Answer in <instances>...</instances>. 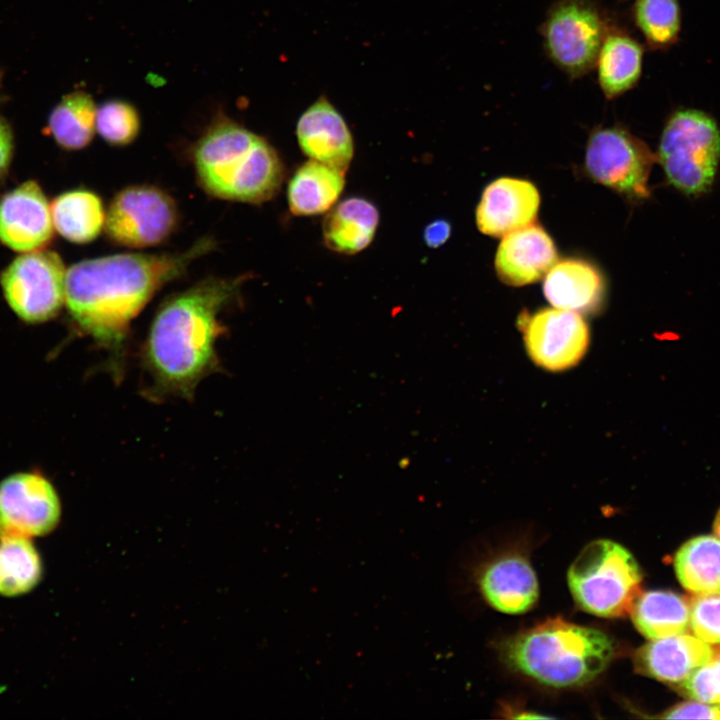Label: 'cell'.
I'll return each instance as SVG.
<instances>
[{"instance_id":"1","label":"cell","mask_w":720,"mask_h":720,"mask_svg":"<svg viewBox=\"0 0 720 720\" xmlns=\"http://www.w3.org/2000/svg\"><path fill=\"white\" fill-rule=\"evenodd\" d=\"M213 247L214 242L205 238L181 253H121L86 259L68 268L65 303L69 314L109 353L115 375L123 369L131 321L162 286Z\"/></svg>"},{"instance_id":"2","label":"cell","mask_w":720,"mask_h":720,"mask_svg":"<svg viewBox=\"0 0 720 720\" xmlns=\"http://www.w3.org/2000/svg\"><path fill=\"white\" fill-rule=\"evenodd\" d=\"M241 279L208 278L166 299L142 349L148 393L191 400L200 381L218 368L221 311L238 295Z\"/></svg>"},{"instance_id":"3","label":"cell","mask_w":720,"mask_h":720,"mask_svg":"<svg viewBox=\"0 0 720 720\" xmlns=\"http://www.w3.org/2000/svg\"><path fill=\"white\" fill-rule=\"evenodd\" d=\"M193 163L201 187L224 200L263 203L277 194L284 179L277 150L226 117L215 120L199 138Z\"/></svg>"},{"instance_id":"4","label":"cell","mask_w":720,"mask_h":720,"mask_svg":"<svg viewBox=\"0 0 720 720\" xmlns=\"http://www.w3.org/2000/svg\"><path fill=\"white\" fill-rule=\"evenodd\" d=\"M615 640L607 633L551 618L508 639L502 655L508 666L555 688L583 686L613 661Z\"/></svg>"},{"instance_id":"5","label":"cell","mask_w":720,"mask_h":720,"mask_svg":"<svg viewBox=\"0 0 720 720\" xmlns=\"http://www.w3.org/2000/svg\"><path fill=\"white\" fill-rule=\"evenodd\" d=\"M572 597L583 611L604 618L630 614L642 593L643 575L628 549L609 540L587 544L568 569Z\"/></svg>"},{"instance_id":"6","label":"cell","mask_w":720,"mask_h":720,"mask_svg":"<svg viewBox=\"0 0 720 720\" xmlns=\"http://www.w3.org/2000/svg\"><path fill=\"white\" fill-rule=\"evenodd\" d=\"M657 159L667 181L688 196L712 186L720 161V129L708 113L684 108L674 111L661 133Z\"/></svg>"},{"instance_id":"7","label":"cell","mask_w":720,"mask_h":720,"mask_svg":"<svg viewBox=\"0 0 720 720\" xmlns=\"http://www.w3.org/2000/svg\"><path fill=\"white\" fill-rule=\"evenodd\" d=\"M615 23L594 0H556L539 27L550 62L570 80L594 69L602 43Z\"/></svg>"},{"instance_id":"8","label":"cell","mask_w":720,"mask_h":720,"mask_svg":"<svg viewBox=\"0 0 720 720\" xmlns=\"http://www.w3.org/2000/svg\"><path fill=\"white\" fill-rule=\"evenodd\" d=\"M654 160L649 147L624 127L600 126L589 135L585 154L588 175L628 199L649 197L648 179Z\"/></svg>"},{"instance_id":"9","label":"cell","mask_w":720,"mask_h":720,"mask_svg":"<svg viewBox=\"0 0 720 720\" xmlns=\"http://www.w3.org/2000/svg\"><path fill=\"white\" fill-rule=\"evenodd\" d=\"M66 271L53 251H32L15 258L0 276L4 297L13 312L28 323L54 318L65 302Z\"/></svg>"},{"instance_id":"10","label":"cell","mask_w":720,"mask_h":720,"mask_svg":"<svg viewBox=\"0 0 720 720\" xmlns=\"http://www.w3.org/2000/svg\"><path fill=\"white\" fill-rule=\"evenodd\" d=\"M174 199L152 185H132L119 191L105 213L104 229L115 243L143 248L165 241L178 223Z\"/></svg>"},{"instance_id":"11","label":"cell","mask_w":720,"mask_h":720,"mask_svg":"<svg viewBox=\"0 0 720 720\" xmlns=\"http://www.w3.org/2000/svg\"><path fill=\"white\" fill-rule=\"evenodd\" d=\"M60 517L58 493L43 474L21 471L0 481V539L44 536Z\"/></svg>"},{"instance_id":"12","label":"cell","mask_w":720,"mask_h":720,"mask_svg":"<svg viewBox=\"0 0 720 720\" xmlns=\"http://www.w3.org/2000/svg\"><path fill=\"white\" fill-rule=\"evenodd\" d=\"M518 322L530 358L544 369L571 368L588 348V325L579 313L544 308L532 315L522 313Z\"/></svg>"},{"instance_id":"13","label":"cell","mask_w":720,"mask_h":720,"mask_svg":"<svg viewBox=\"0 0 720 720\" xmlns=\"http://www.w3.org/2000/svg\"><path fill=\"white\" fill-rule=\"evenodd\" d=\"M51 208L37 182L30 180L0 198V241L17 252L45 247L53 236Z\"/></svg>"},{"instance_id":"14","label":"cell","mask_w":720,"mask_h":720,"mask_svg":"<svg viewBox=\"0 0 720 720\" xmlns=\"http://www.w3.org/2000/svg\"><path fill=\"white\" fill-rule=\"evenodd\" d=\"M540 205L537 188L528 180L501 177L487 185L476 209L479 231L503 237L534 223Z\"/></svg>"},{"instance_id":"15","label":"cell","mask_w":720,"mask_h":720,"mask_svg":"<svg viewBox=\"0 0 720 720\" xmlns=\"http://www.w3.org/2000/svg\"><path fill=\"white\" fill-rule=\"evenodd\" d=\"M298 144L310 159L346 172L354 154V142L347 122L324 96L314 101L296 125Z\"/></svg>"},{"instance_id":"16","label":"cell","mask_w":720,"mask_h":720,"mask_svg":"<svg viewBox=\"0 0 720 720\" xmlns=\"http://www.w3.org/2000/svg\"><path fill=\"white\" fill-rule=\"evenodd\" d=\"M557 260L552 238L540 225L532 223L503 236L495 269L503 283L518 287L540 280Z\"/></svg>"},{"instance_id":"17","label":"cell","mask_w":720,"mask_h":720,"mask_svg":"<svg viewBox=\"0 0 720 720\" xmlns=\"http://www.w3.org/2000/svg\"><path fill=\"white\" fill-rule=\"evenodd\" d=\"M714 654L708 643L684 633L644 644L634 653L633 663L639 674L675 688Z\"/></svg>"},{"instance_id":"18","label":"cell","mask_w":720,"mask_h":720,"mask_svg":"<svg viewBox=\"0 0 720 720\" xmlns=\"http://www.w3.org/2000/svg\"><path fill=\"white\" fill-rule=\"evenodd\" d=\"M481 594L494 609L522 614L538 600L539 585L530 563L519 555H506L489 563L479 577Z\"/></svg>"},{"instance_id":"19","label":"cell","mask_w":720,"mask_h":720,"mask_svg":"<svg viewBox=\"0 0 720 720\" xmlns=\"http://www.w3.org/2000/svg\"><path fill=\"white\" fill-rule=\"evenodd\" d=\"M543 292L555 308L593 313L603 302L605 284L593 264L583 259L568 258L556 262L547 272Z\"/></svg>"},{"instance_id":"20","label":"cell","mask_w":720,"mask_h":720,"mask_svg":"<svg viewBox=\"0 0 720 720\" xmlns=\"http://www.w3.org/2000/svg\"><path fill=\"white\" fill-rule=\"evenodd\" d=\"M643 58L642 44L615 23L602 43L594 67L599 88L607 100H614L637 86Z\"/></svg>"},{"instance_id":"21","label":"cell","mask_w":720,"mask_h":720,"mask_svg":"<svg viewBox=\"0 0 720 720\" xmlns=\"http://www.w3.org/2000/svg\"><path fill=\"white\" fill-rule=\"evenodd\" d=\"M379 210L370 200L353 196L333 206L322 224L323 240L330 250L346 255L361 252L373 241Z\"/></svg>"},{"instance_id":"22","label":"cell","mask_w":720,"mask_h":720,"mask_svg":"<svg viewBox=\"0 0 720 720\" xmlns=\"http://www.w3.org/2000/svg\"><path fill=\"white\" fill-rule=\"evenodd\" d=\"M345 173L322 162L303 163L288 183L289 210L295 216H315L329 211L345 186Z\"/></svg>"},{"instance_id":"23","label":"cell","mask_w":720,"mask_h":720,"mask_svg":"<svg viewBox=\"0 0 720 720\" xmlns=\"http://www.w3.org/2000/svg\"><path fill=\"white\" fill-rule=\"evenodd\" d=\"M630 615L639 633L650 640L684 634L690 627L689 601L672 591H642Z\"/></svg>"},{"instance_id":"24","label":"cell","mask_w":720,"mask_h":720,"mask_svg":"<svg viewBox=\"0 0 720 720\" xmlns=\"http://www.w3.org/2000/svg\"><path fill=\"white\" fill-rule=\"evenodd\" d=\"M50 208L54 228L73 243L94 240L104 227L106 212L99 196L91 191L64 192L53 200Z\"/></svg>"},{"instance_id":"25","label":"cell","mask_w":720,"mask_h":720,"mask_svg":"<svg viewBox=\"0 0 720 720\" xmlns=\"http://www.w3.org/2000/svg\"><path fill=\"white\" fill-rule=\"evenodd\" d=\"M674 568L681 585L694 595L720 594V539L691 538L676 552Z\"/></svg>"},{"instance_id":"26","label":"cell","mask_w":720,"mask_h":720,"mask_svg":"<svg viewBox=\"0 0 720 720\" xmlns=\"http://www.w3.org/2000/svg\"><path fill=\"white\" fill-rule=\"evenodd\" d=\"M97 106L90 94L76 90L62 97L48 117V131L66 150L86 147L96 131Z\"/></svg>"},{"instance_id":"27","label":"cell","mask_w":720,"mask_h":720,"mask_svg":"<svg viewBox=\"0 0 720 720\" xmlns=\"http://www.w3.org/2000/svg\"><path fill=\"white\" fill-rule=\"evenodd\" d=\"M42 576L40 556L25 537L0 539V594L19 596L31 591Z\"/></svg>"},{"instance_id":"28","label":"cell","mask_w":720,"mask_h":720,"mask_svg":"<svg viewBox=\"0 0 720 720\" xmlns=\"http://www.w3.org/2000/svg\"><path fill=\"white\" fill-rule=\"evenodd\" d=\"M632 19L650 49H668L679 39V0H635Z\"/></svg>"},{"instance_id":"29","label":"cell","mask_w":720,"mask_h":720,"mask_svg":"<svg viewBox=\"0 0 720 720\" xmlns=\"http://www.w3.org/2000/svg\"><path fill=\"white\" fill-rule=\"evenodd\" d=\"M137 109L122 99H111L97 107L96 131L110 145L125 146L132 143L140 131Z\"/></svg>"},{"instance_id":"30","label":"cell","mask_w":720,"mask_h":720,"mask_svg":"<svg viewBox=\"0 0 720 720\" xmlns=\"http://www.w3.org/2000/svg\"><path fill=\"white\" fill-rule=\"evenodd\" d=\"M689 699L720 705V653L675 687Z\"/></svg>"},{"instance_id":"31","label":"cell","mask_w":720,"mask_h":720,"mask_svg":"<svg viewBox=\"0 0 720 720\" xmlns=\"http://www.w3.org/2000/svg\"><path fill=\"white\" fill-rule=\"evenodd\" d=\"M689 608L694 636L708 644H720V594L695 595Z\"/></svg>"},{"instance_id":"32","label":"cell","mask_w":720,"mask_h":720,"mask_svg":"<svg viewBox=\"0 0 720 720\" xmlns=\"http://www.w3.org/2000/svg\"><path fill=\"white\" fill-rule=\"evenodd\" d=\"M665 719H717L720 720V705L697 700L679 703L661 715Z\"/></svg>"},{"instance_id":"33","label":"cell","mask_w":720,"mask_h":720,"mask_svg":"<svg viewBox=\"0 0 720 720\" xmlns=\"http://www.w3.org/2000/svg\"><path fill=\"white\" fill-rule=\"evenodd\" d=\"M14 149L13 131L8 121L0 114V180L6 175Z\"/></svg>"},{"instance_id":"34","label":"cell","mask_w":720,"mask_h":720,"mask_svg":"<svg viewBox=\"0 0 720 720\" xmlns=\"http://www.w3.org/2000/svg\"><path fill=\"white\" fill-rule=\"evenodd\" d=\"M451 231V224L447 220L436 219L424 228V242L429 248H438L447 242Z\"/></svg>"},{"instance_id":"35","label":"cell","mask_w":720,"mask_h":720,"mask_svg":"<svg viewBox=\"0 0 720 720\" xmlns=\"http://www.w3.org/2000/svg\"><path fill=\"white\" fill-rule=\"evenodd\" d=\"M713 531H714L715 536H717L720 539V508L717 511V514H716L714 522H713Z\"/></svg>"}]
</instances>
